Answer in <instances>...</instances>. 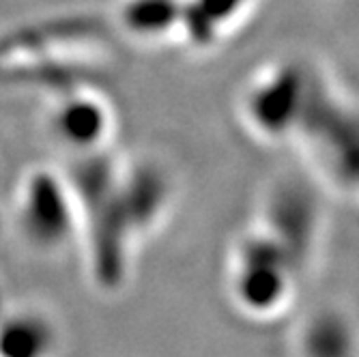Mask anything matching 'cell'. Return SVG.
Returning a JSON list of instances; mask_svg holds the SVG:
<instances>
[{
	"instance_id": "obj_1",
	"label": "cell",
	"mask_w": 359,
	"mask_h": 357,
	"mask_svg": "<svg viewBox=\"0 0 359 357\" xmlns=\"http://www.w3.org/2000/svg\"><path fill=\"white\" fill-rule=\"evenodd\" d=\"M245 114L269 138L295 136L334 181L359 191V106L302 62H282L248 90Z\"/></svg>"
},
{
	"instance_id": "obj_2",
	"label": "cell",
	"mask_w": 359,
	"mask_h": 357,
	"mask_svg": "<svg viewBox=\"0 0 359 357\" xmlns=\"http://www.w3.org/2000/svg\"><path fill=\"white\" fill-rule=\"evenodd\" d=\"M316 215V201L304 183L290 181L273 191L263 224L235 256L233 284L241 304L269 308L284 297L312 252Z\"/></svg>"
},
{
	"instance_id": "obj_3",
	"label": "cell",
	"mask_w": 359,
	"mask_h": 357,
	"mask_svg": "<svg viewBox=\"0 0 359 357\" xmlns=\"http://www.w3.org/2000/svg\"><path fill=\"white\" fill-rule=\"evenodd\" d=\"M13 220L20 237L39 252H58L82 231L78 194L72 177L35 168L22 177L13 196Z\"/></svg>"
},
{
	"instance_id": "obj_4",
	"label": "cell",
	"mask_w": 359,
	"mask_h": 357,
	"mask_svg": "<svg viewBox=\"0 0 359 357\" xmlns=\"http://www.w3.org/2000/svg\"><path fill=\"white\" fill-rule=\"evenodd\" d=\"M52 142L74 159H84L110 149L112 110L106 97L90 88L58 95L48 110Z\"/></svg>"
},
{
	"instance_id": "obj_5",
	"label": "cell",
	"mask_w": 359,
	"mask_h": 357,
	"mask_svg": "<svg viewBox=\"0 0 359 357\" xmlns=\"http://www.w3.org/2000/svg\"><path fill=\"white\" fill-rule=\"evenodd\" d=\"M250 0H179L177 28L196 48L213 46L239 22Z\"/></svg>"
},
{
	"instance_id": "obj_6",
	"label": "cell",
	"mask_w": 359,
	"mask_h": 357,
	"mask_svg": "<svg viewBox=\"0 0 359 357\" xmlns=\"http://www.w3.org/2000/svg\"><path fill=\"white\" fill-rule=\"evenodd\" d=\"M50 346V328L37 314H15L0 323V357H46Z\"/></svg>"
}]
</instances>
